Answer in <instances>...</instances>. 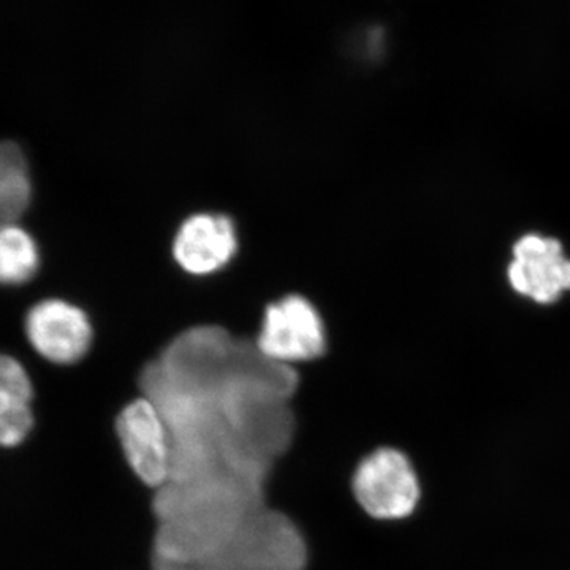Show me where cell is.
Segmentation results:
<instances>
[{"mask_svg":"<svg viewBox=\"0 0 570 570\" xmlns=\"http://www.w3.org/2000/svg\"><path fill=\"white\" fill-rule=\"evenodd\" d=\"M295 371L216 325L175 337L141 374L163 412L174 471L157 510L194 523L228 524L261 513L269 463L291 436Z\"/></svg>","mask_w":570,"mask_h":570,"instance_id":"cell-1","label":"cell"},{"mask_svg":"<svg viewBox=\"0 0 570 570\" xmlns=\"http://www.w3.org/2000/svg\"><path fill=\"white\" fill-rule=\"evenodd\" d=\"M354 494L367 515L377 520H403L414 513L420 501L415 468L396 449H377L356 468Z\"/></svg>","mask_w":570,"mask_h":570,"instance_id":"cell-2","label":"cell"},{"mask_svg":"<svg viewBox=\"0 0 570 570\" xmlns=\"http://www.w3.org/2000/svg\"><path fill=\"white\" fill-rule=\"evenodd\" d=\"M305 549L291 521L265 513L234 547L193 566H157V570H302Z\"/></svg>","mask_w":570,"mask_h":570,"instance_id":"cell-3","label":"cell"},{"mask_svg":"<svg viewBox=\"0 0 570 570\" xmlns=\"http://www.w3.org/2000/svg\"><path fill=\"white\" fill-rule=\"evenodd\" d=\"M116 431L137 478L153 489H165L174 471V445L156 403L145 396L127 404L116 420Z\"/></svg>","mask_w":570,"mask_h":570,"instance_id":"cell-4","label":"cell"},{"mask_svg":"<svg viewBox=\"0 0 570 570\" xmlns=\"http://www.w3.org/2000/svg\"><path fill=\"white\" fill-rule=\"evenodd\" d=\"M255 346L266 358L285 366L317 358L326 348L324 322L303 296H285L266 307Z\"/></svg>","mask_w":570,"mask_h":570,"instance_id":"cell-5","label":"cell"},{"mask_svg":"<svg viewBox=\"0 0 570 570\" xmlns=\"http://www.w3.org/2000/svg\"><path fill=\"white\" fill-rule=\"evenodd\" d=\"M26 335L43 358L71 365L89 351L92 326L80 307L62 299H45L29 311Z\"/></svg>","mask_w":570,"mask_h":570,"instance_id":"cell-6","label":"cell"},{"mask_svg":"<svg viewBox=\"0 0 570 570\" xmlns=\"http://www.w3.org/2000/svg\"><path fill=\"white\" fill-rule=\"evenodd\" d=\"M509 277L519 294L546 305L569 291L570 262L557 239L524 236L513 249Z\"/></svg>","mask_w":570,"mask_h":570,"instance_id":"cell-7","label":"cell"},{"mask_svg":"<svg viewBox=\"0 0 570 570\" xmlns=\"http://www.w3.org/2000/svg\"><path fill=\"white\" fill-rule=\"evenodd\" d=\"M238 249L235 225L223 214H195L179 228L176 262L193 275H208L223 268Z\"/></svg>","mask_w":570,"mask_h":570,"instance_id":"cell-8","label":"cell"},{"mask_svg":"<svg viewBox=\"0 0 570 570\" xmlns=\"http://www.w3.org/2000/svg\"><path fill=\"white\" fill-rule=\"evenodd\" d=\"M31 195V176L20 146L0 141V228L18 223Z\"/></svg>","mask_w":570,"mask_h":570,"instance_id":"cell-9","label":"cell"},{"mask_svg":"<svg viewBox=\"0 0 570 570\" xmlns=\"http://www.w3.org/2000/svg\"><path fill=\"white\" fill-rule=\"evenodd\" d=\"M39 249L24 228L18 224L0 228V284H26L39 272Z\"/></svg>","mask_w":570,"mask_h":570,"instance_id":"cell-10","label":"cell"},{"mask_svg":"<svg viewBox=\"0 0 570 570\" xmlns=\"http://www.w3.org/2000/svg\"><path fill=\"white\" fill-rule=\"evenodd\" d=\"M31 379L13 356L0 354V409L13 403H31Z\"/></svg>","mask_w":570,"mask_h":570,"instance_id":"cell-11","label":"cell"},{"mask_svg":"<svg viewBox=\"0 0 570 570\" xmlns=\"http://www.w3.org/2000/svg\"><path fill=\"white\" fill-rule=\"evenodd\" d=\"M32 426L31 403H13L0 409V445H20L31 433Z\"/></svg>","mask_w":570,"mask_h":570,"instance_id":"cell-12","label":"cell"}]
</instances>
